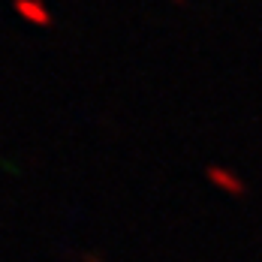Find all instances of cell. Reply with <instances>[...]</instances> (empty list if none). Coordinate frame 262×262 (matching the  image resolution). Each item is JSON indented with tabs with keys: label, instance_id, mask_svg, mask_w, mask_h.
<instances>
[{
	"label": "cell",
	"instance_id": "3957f363",
	"mask_svg": "<svg viewBox=\"0 0 262 262\" xmlns=\"http://www.w3.org/2000/svg\"><path fill=\"white\" fill-rule=\"evenodd\" d=\"M81 262H108L105 256H97V253H81Z\"/></svg>",
	"mask_w": 262,
	"mask_h": 262
},
{
	"label": "cell",
	"instance_id": "7a4b0ae2",
	"mask_svg": "<svg viewBox=\"0 0 262 262\" xmlns=\"http://www.w3.org/2000/svg\"><path fill=\"white\" fill-rule=\"evenodd\" d=\"M12 9H15V15H21L27 25H33V27H49L54 21L52 9L46 6V0H12Z\"/></svg>",
	"mask_w": 262,
	"mask_h": 262
},
{
	"label": "cell",
	"instance_id": "6da1fadb",
	"mask_svg": "<svg viewBox=\"0 0 262 262\" xmlns=\"http://www.w3.org/2000/svg\"><path fill=\"white\" fill-rule=\"evenodd\" d=\"M205 181L211 187H217V190H223L226 196H244L247 193V184L241 175H235L232 169H226V166H208L205 169Z\"/></svg>",
	"mask_w": 262,
	"mask_h": 262
},
{
	"label": "cell",
	"instance_id": "277c9868",
	"mask_svg": "<svg viewBox=\"0 0 262 262\" xmlns=\"http://www.w3.org/2000/svg\"><path fill=\"white\" fill-rule=\"evenodd\" d=\"M169 3H178V6H187V0H169Z\"/></svg>",
	"mask_w": 262,
	"mask_h": 262
}]
</instances>
